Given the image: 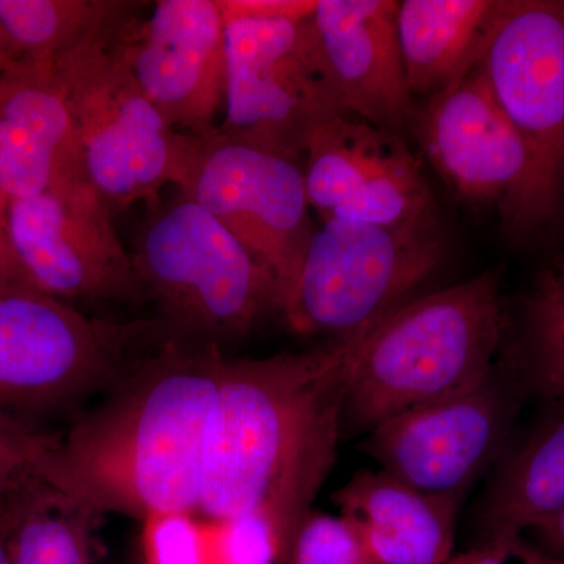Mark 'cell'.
<instances>
[{"label":"cell","instance_id":"ffe728a7","mask_svg":"<svg viewBox=\"0 0 564 564\" xmlns=\"http://www.w3.org/2000/svg\"><path fill=\"white\" fill-rule=\"evenodd\" d=\"M564 508V393L511 437L478 511L481 541L524 536Z\"/></svg>","mask_w":564,"mask_h":564},{"label":"cell","instance_id":"e0dca14e","mask_svg":"<svg viewBox=\"0 0 564 564\" xmlns=\"http://www.w3.org/2000/svg\"><path fill=\"white\" fill-rule=\"evenodd\" d=\"M79 173V144L54 68L11 63L0 74V191L29 198Z\"/></svg>","mask_w":564,"mask_h":564},{"label":"cell","instance_id":"f546056e","mask_svg":"<svg viewBox=\"0 0 564 564\" xmlns=\"http://www.w3.org/2000/svg\"><path fill=\"white\" fill-rule=\"evenodd\" d=\"M529 533L533 534L534 543L532 544L540 551L564 562V508L543 524L534 527Z\"/></svg>","mask_w":564,"mask_h":564},{"label":"cell","instance_id":"d6986e66","mask_svg":"<svg viewBox=\"0 0 564 564\" xmlns=\"http://www.w3.org/2000/svg\"><path fill=\"white\" fill-rule=\"evenodd\" d=\"M510 0H403L397 33L415 104L443 95L480 62Z\"/></svg>","mask_w":564,"mask_h":564},{"label":"cell","instance_id":"5b68a950","mask_svg":"<svg viewBox=\"0 0 564 564\" xmlns=\"http://www.w3.org/2000/svg\"><path fill=\"white\" fill-rule=\"evenodd\" d=\"M143 295L170 339L217 347L280 313L276 282L202 204L180 199L152 212L132 254Z\"/></svg>","mask_w":564,"mask_h":564},{"label":"cell","instance_id":"8fae6325","mask_svg":"<svg viewBox=\"0 0 564 564\" xmlns=\"http://www.w3.org/2000/svg\"><path fill=\"white\" fill-rule=\"evenodd\" d=\"M533 159L538 240L564 229V0H510L480 62Z\"/></svg>","mask_w":564,"mask_h":564},{"label":"cell","instance_id":"4fadbf2b","mask_svg":"<svg viewBox=\"0 0 564 564\" xmlns=\"http://www.w3.org/2000/svg\"><path fill=\"white\" fill-rule=\"evenodd\" d=\"M113 209L85 174L9 203L11 247L25 280L55 299H144L132 254L118 236Z\"/></svg>","mask_w":564,"mask_h":564},{"label":"cell","instance_id":"2e32d148","mask_svg":"<svg viewBox=\"0 0 564 564\" xmlns=\"http://www.w3.org/2000/svg\"><path fill=\"white\" fill-rule=\"evenodd\" d=\"M395 0H317L313 24L345 109L386 132H411L415 102L397 33Z\"/></svg>","mask_w":564,"mask_h":564},{"label":"cell","instance_id":"8992f818","mask_svg":"<svg viewBox=\"0 0 564 564\" xmlns=\"http://www.w3.org/2000/svg\"><path fill=\"white\" fill-rule=\"evenodd\" d=\"M122 36L52 66L65 91L85 176L113 212L152 202L169 184L181 191L199 147L198 137L172 128L140 90L118 52Z\"/></svg>","mask_w":564,"mask_h":564},{"label":"cell","instance_id":"6da1fadb","mask_svg":"<svg viewBox=\"0 0 564 564\" xmlns=\"http://www.w3.org/2000/svg\"><path fill=\"white\" fill-rule=\"evenodd\" d=\"M375 323L300 355L223 358L199 513L215 524L258 516L284 555L336 463L348 388Z\"/></svg>","mask_w":564,"mask_h":564},{"label":"cell","instance_id":"f1b7e54d","mask_svg":"<svg viewBox=\"0 0 564 564\" xmlns=\"http://www.w3.org/2000/svg\"><path fill=\"white\" fill-rule=\"evenodd\" d=\"M9 203L10 198L0 191V284H29L13 247H11L9 229ZM32 288V285H31Z\"/></svg>","mask_w":564,"mask_h":564},{"label":"cell","instance_id":"83f0119b","mask_svg":"<svg viewBox=\"0 0 564 564\" xmlns=\"http://www.w3.org/2000/svg\"><path fill=\"white\" fill-rule=\"evenodd\" d=\"M447 564H562L524 536L491 540L452 556Z\"/></svg>","mask_w":564,"mask_h":564},{"label":"cell","instance_id":"ba28073f","mask_svg":"<svg viewBox=\"0 0 564 564\" xmlns=\"http://www.w3.org/2000/svg\"><path fill=\"white\" fill-rule=\"evenodd\" d=\"M163 336L159 323L99 321L31 285L0 284V415L117 384Z\"/></svg>","mask_w":564,"mask_h":564},{"label":"cell","instance_id":"d6a6232c","mask_svg":"<svg viewBox=\"0 0 564 564\" xmlns=\"http://www.w3.org/2000/svg\"><path fill=\"white\" fill-rule=\"evenodd\" d=\"M562 564H564L563 560H562Z\"/></svg>","mask_w":564,"mask_h":564},{"label":"cell","instance_id":"cb8c5ba5","mask_svg":"<svg viewBox=\"0 0 564 564\" xmlns=\"http://www.w3.org/2000/svg\"><path fill=\"white\" fill-rule=\"evenodd\" d=\"M278 564H375L343 516L311 510Z\"/></svg>","mask_w":564,"mask_h":564},{"label":"cell","instance_id":"44dd1931","mask_svg":"<svg viewBox=\"0 0 564 564\" xmlns=\"http://www.w3.org/2000/svg\"><path fill=\"white\" fill-rule=\"evenodd\" d=\"M144 3L124 0H0V31L13 62L54 66L74 52L120 39Z\"/></svg>","mask_w":564,"mask_h":564},{"label":"cell","instance_id":"9a60e30c","mask_svg":"<svg viewBox=\"0 0 564 564\" xmlns=\"http://www.w3.org/2000/svg\"><path fill=\"white\" fill-rule=\"evenodd\" d=\"M140 90L172 128L198 139L225 106V13L217 0H159L118 41Z\"/></svg>","mask_w":564,"mask_h":564},{"label":"cell","instance_id":"30bf717a","mask_svg":"<svg viewBox=\"0 0 564 564\" xmlns=\"http://www.w3.org/2000/svg\"><path fill=\"white\" fill-rule=\"evenodd\" d=\"M527 395L524 378L505 358L474 388L381 423L364 451L383 473L417 491L462 499L499 462Z\"/></svg>","mask_w":564,"mask_h":564},{"label":"cell","instance_id":"7a4b0ae2","mask_svg":"<svg viewBox=\"0 0 564 564\" xmlns=\"http://www.w3.org/2000/svg\"><path fill=\"white\" fill-rule=\"evenodd\" d=\"M223 358L220 348L166 336L110 399L57 437L41 478L93 518L147 522L198 511Z\"/></svg>","mask_w":564,"mask_h":564},{"label":"cell","instance_id":"7c38bea8","mask_svg":"<svg viewBox=\"0 0 564 564\" xmlns=\"http://www.w3.org/2000/svg\"><path fill=\"white\" fill-rule=\"evenodd\" d=\"M180 192L215 215L269 270L281 314L315 231L303 166L215 132L199 139Z\"/></svg>","mask_w":564,"mask_h":564},{"label":"cell","instance_id":"9c48e42d","mask_svg":"<svg viewBox=\"0 0 564 564\" xmlns=\"http://www.w3.org/2000/svg\"><path fill=\"white\" fill-rule=\"evenodd\" d=\"M411 132L456 199L496 214L514 243H540L532 154L480 65L451 90L415 104Z\"/></svg>","mask_w":564,"mask_h":564},{"label":"cell","instance_id":"7402d4cb","mask_svg":"<svg viewBox=\"0 0 564 564\" xmlns=\"http://www.w3.org/2000/svg\"><path fill=\"white\" fill-rule=\"evenodd\" d=\"M93 521L41 477L0 500V538L11 564H93Z\"/></svg>","mask_w":564,"mask_h":564},{"label":"cell","instance_id":"484cf974","mask_svg":"<svg viewBox=\"0 0 564 564\" xmlns=\"http://www.w3.org/2000/svg\"><path fill=\"white\" fill-rule=\"evenodd\" d=\"M147 564H212L209 538L192 514L155 516L143 536Z\"/></svg>","mask_w":564,"mask_h":564},{"label":"cell","instance_id":"d4e9b609","mask_svg":"<svg viewBox=\"0 0 564 564\" xmlns=\"http://www.w3.org/2000/svg\"><path fill=\"white\" fill-rule=\"evenodd\" d=\"M55 443L57 437L0 415V500L41 477V469Z\"/></svg>","mask_w":564,"mask_h":564},{"label":"cell","instance_id":"1f68e13d","mask_svg":"<svg viewBox=\"0 0 564 564\" xmlns=\"http://www.w3.org/2000/svg\"><path fill=\"white\" fill-rule=\"evenodd\" d=\"M0 564H11L9 552H7L2 538H0Z\"/></svg>","mask_w":564,"mask_h":564},{"label":"cell","instance_id":"603a6c76","mask_svg":"<svg viewBox=\"0 0 564 564\" xmlns=\"http://www.w3.org/2000/svg\"><path fill=\"white\" fill-rule=\"evenodd\" d=\"M530 393L545 399L564 393V254L534 282L522 307L519 343L508 355Z\"/></svg>","mask_w":564,"mask_h":564},{"label":"cell","instance_id":"52a82bcc","mask_svg":"<svg viewBox=\"0 0 564 564\" xmlns=\"http://www.w3.org/2000/svg\"><path fill=\"white\" fill-rule=\"evenodd\" d=\"M444 254L434 215L404 226L323 221L311 237L281 315L302 336L344 339L410 302Z\"/></svg>","mask_w":564,"mask_h":564},{"label":"cell","instance_id":"3957f363","mask_svg":"<svg viewBox=\"0 0 564 564\" xmlns=\"http://www.w3.org/2000/svg\"><path fill=\"white\" fill-rule=\"evenodd\" d=\"M507 317L499 270L410 300L375 323L345 400L343 432H372L485 380Z\"/></svg>","mask_w":564,"mask_h":564},{"label":"cell","instance_id":"4dcf8cb0","mask_svg":"<svg viewBox=\"0 0 564 564\" xmlns=\"http://www.w3.org/2000/svg\"><path fill=\"white\" fill-rule=\"evenodd\" d=\"M13 63L9 47H7L6 39H3L2 31H0V74L3 73Z\"/></svg>","mask_w":564,"mask_h":564},{"label":"cell","instance_id":"5bb4252c","mask_svg":"<svg viewBox=\"0 0 564 564\" xmlns=\"http://www.w3.org/2000/svg\"><path fill=\"white\" fill-rule=\"evenodd\" d=\"M303 172L311 209L323 221L404 226L434 215L422 161L406 140L350 111L313 133Z\"/></svg>","mask_w":564,"mask_h":564},{"label":"cell","instance_id":"ac0fdd59","mask_svg":"<svg viewBox=\"0 0 564 564\" xmlns=\"http://www.w3.org/2000/svg\"><path fill=\"white\" fill-rule=\"evenodd\" d=\"M333 500L375 564H447L455 555L458 497L417 491L380 469L355 475Z\"/></svg>","mask_w":564,"mask_h":564},{"label":"cell","instance_id":"277c9868","mask_svg":"<svg viewBox=\"0 0 564 564\" xmlns=\"http://www.w3.org/2000/svg\"><path fill=\"white\" fill-rule=\"evenodd\" d=\"M315 2H220L225 118L217 133L299 162L313 133L348 111L313 24Z\"/></svg>","mask_w":564,"mask_h":564},{"label":"cell","instance_id":"4316f807","mask_svg":"<svg viewBox=\"0 0 564 564\" xmlns=\"http://www.w3.org/2000/svg\"><path fill=\"white\" fill-rule=\"evenodd\" d=\"M212 564H278L280 543L273 530L258 516L217 522L214 541L209 540Z\"/></svg>","mask_w":564,"mask_h":564}]
</instances>
